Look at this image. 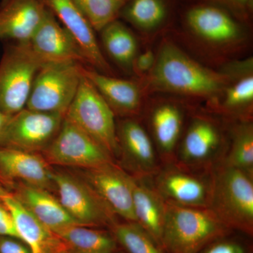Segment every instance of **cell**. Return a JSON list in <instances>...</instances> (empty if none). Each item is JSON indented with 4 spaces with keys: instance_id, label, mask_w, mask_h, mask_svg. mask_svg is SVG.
Wrapping results in <instances>:
<instances>
[{
    "instance_id": "1",
    "label": "cell",
    "mask_w": 253,
    "mask_h": 253,
    "mask_svg": "<svg viewBox=\"0 0 253 253\" xmlns=\"http://www.w3.org/2000/svg\"><path fill=\"white\" fill-rule=\"evenodd\" d=\"M226 81V76L205 68L170 43L163 44L151 71L154 89L196 97L216 96Z\"/></svg>"
},
{
    "instance_id": "2",
    "label": "cell",
    "mask_w": 253,
    "mask_h": 253,
    "mask_svg": "<svg viewBox=\"0 0 253 253\" xmlns=\"http://www.w3.org/2000/svg\"><path fill=\"white\" fill-rule=\"evenodd\" d=\"M230 230L209 208L167 202L161 248L168 253H199Z\"/></svg>"
},
{
    "instance_id": "3",
    "label": "cell",
    "mask_w": 253,
    "mask_h": 253,
    "mask_svg": "<svg viewBox=\"0 0 253 253\" xmlns=\"http://www.w3.org/2000/svg\"><path fill=\"white\" fill-rule=\"evenodd\" d=\"M209 208L229 229L252 235L253 174L223 164L212 176Z\"/></svg>"
},
{
    "instance_id": "4",
    "label": "cell",
    "mask_w": 253,
    "mask_h": 253,
    "mask_svg": "<svg viewBox=\"0 0 253 253\" xmlns=\"http://www.w3.org/2000/svg\"><path fill=\"white\" fill-rule=\"evenodd\" d=\"M83 67L76 62L42 65L33 81L26 109L65 116L81 84Z\"/></svg>"
},
{
    "instance_id": "5",
    "label": "cell",
    "mask_w": 253,
    "mask_h": 253,
    "mask_svg": "<svg viewBox=\"0 0 253 253\" xmlns=\"http://www.w3.org/2000/svg\"><path fill=\"white\" fill-rule=\"evenodd\" d=\"M65 118L93 138L112 157L120 154L115 113L84 75Z\"/></svg>"
},
{
    "instance_id": "6",
    "label": "cell",
    "mask_w": 253,
    "mask_h": 253,
    "mask_svg": "<svg viewBox=\"0 0 253 253\" xmlns=\"http://www.w3.org/2000/svg\"><path fill=\"white\" fill-rule=\"evenodd\" d=\"M42 63L27 44L8 46L0 61V111L14 116L26 109L37 73Z\"/></svg>"
},
{
    "instance_id": "7",
    "label": "cell",
    "mask_w": 253,
    "mask_h": 253,
    "mask_svg": "<svg viewBox=\"0 0 253 253\" xmlns=\"http://www.w3.org/2000/svg\"><path fill=\"white\" fill-rule=\"evenodd\" d=\"M53 184L66 212L82 226L112 227L116 214L86 180L63 172H52Z\"/></svg>"
},
{
    "instance_id": "8",
    "label": "cell",
    "mask_w": 253,
    "mask_h": 253,
    "mask_svg": "<svg viewBox=\"0 0 253 253\" xmlns=\"http://www.w3.org/2000/svg\"><path fill=\"white\" fill-rule=\"evenodd\" d=\"M45 151L53 164L86 170L113 163L106 150L65 116L59 133Z\"/></svg>"
},
{
    "instance_id": "9",
    "label": "cell",
    "mask_w": 253,
    "mask_h": 253,
    "mask_svg": "<svg viewBox=\"0 0 253 253\" xmlns=\"http://www.w3.org/2000/svg\"><path fill=\"white\" fill-rule=\"evenodd\" d=\"M64 116L24 109L10 118L0 146L29 152L45 151L61 129Z\"/></svg>"
},
{
    "instance_id": "10",
    "label": "cell",
    "mask_w": 253,
    "mask_h": 253,
    "mask_svg": "<svg viewBox=\"0 0 253 253\" xmlns=\"http://www.w3.org/2000/svg\"><path fill=\"white\" fill-rule=\"evenodd\" d=\"M183 18L194 34L214 44L235 42L244 34L243 20L224 6L210 0L186 8Z\"/></svg>"
},
{
    "instance_id": "11",
    "label": "cell",
    "mask_w": 253,
    "mask_h": 253,
    "mask_svg": "<svg viewBox=\"0 0 253 253\" xmlns=\"http://www.w3.org/2000/svg\"><path fill=\"white\" fill-rule=\"evenodd\" d=\"M33 55L46 63H87L84 54L67 30L61 26L47 7L41 26L27 43Z\"/></svg>"
},
{
    "instance_id": "12",
    "label": "cell",
    "mask_w": 253,
    "mask_h": 253,
    "mask_svg": "<svg viewBox=\"0 0 253 253\" xmlns=\"http://www.w3.org/2000/svg\"><path fill=\"white\" fill-rule=\"evenodd\" d=\"M156 189L167 202L194 208H209L212 177L208 179L183 168H169L156 173Z\"/></svg>"
},
{
    "instance_id": "13",
    "label": "cell",
    "mask_w": 253,
    "mask_h": 253,
    "mask_svg": "<svg viewBox=\"0 0 253 253\" xmlns=\"http://www.w3.org/2000/svg\"><path fill=\"white\" fill-rule=\"evenodd\" d=\"M86 181L116 215L136 222L130 174L113 162L88 169Z\"/></svg>"
},
{
    "instance_id": "14",
    "label": "cell",
    "mask_w": 253,
    "mask_h": 253,
    "mask_svg": "<svg viewBox=\"0 0 253 253\" xmlns=\"http://www.w3.org/2000/svg\"><path fill=\"white\" fill-rule=\"evenodd\" d=\"M73 37L86 62L100 73L112 76V70L100 49L94 28L71 0H42Z\"/></svg>"
},
{
    "instance_id": "15",
    "label": "cell",
    "mask_w": 253,
    "mask_h": 253,
    "mask_svg": "<svg viewBox=\"0 0 253 253\" xmlns=\"http://www.w3.org/2000/svg\"><path fill=\"white\" fill-rule=\"evenodd\" d=\"M46 9L42 0H1L0 39L27 44L42 22Z\"/></svg>"
},
{
    "instance_id": "16",
    "label": "cell",
    "mask_w": 253,
    "mask_h": 253,
    "mask_svg": "<svg viewBox=\"0 0 253 253\" xmlns=\"http://www.w3.org/2000/svg\"><path fill=\"white\" fill-rule=\"evenodd\" d=\"M117 135L120 153L132 175L152 176L160 170L154 144L140 123L131 119L123 121Z\"/></svg>"
},
{
    "instance_id": "17",
    "label": "cell",
    "mask_w": 253,
    "mask_h": 253,
    "mask_svg": "<svg viewBox=\"0 0 253 253\" xmlns=\"http://www.w3.org/2000/svg\"><path fill=\"white\" fill-rule=\"evenodd\" d=\"M151 177L130 174L133 206L136 222L161 248L167 201L156 189L154 181L150 180Z\"/></svg>"
},
{
    "instance_id": "18",
    "label": "cell",
    "mask_w": 253,
    "mask_h": 253,
    "mask_svg": "<svg viewBox=\"0 0 253 253\" xmlns=\"http://www.w3.org/2000/svg\"><path fill=\"white\" fill-rule=\"evenodd\" d=\"M1 201L14 218L20 240L31 253H66L59 236L36 219L14 195L5 193Z\"/></svg>"
},
{
    "instance_id": "19",
    "label": "cell",
    "mask_w": 253,
    "mask_h": 253,
    "mask_svg": "<svg viewBox=\"0 0 253 253\" xmlns=\"http://www.w3.org/2000/svg\"><path fill=\"white\" fill-rule=\"evenodd\" d=\"M0 172L6 177L46 190L54 185L47 163L36 153L0 146Z\"/></svg>"
},
{
    "instance_id": "20",
    "label": "cell",
    "mask_w": 253,
    "mask_h": 253,
    "mask_svg": "<svg viewBox=\"0 0 253 253\" xmlns=\"http://www.w3.org/2000/svg\"><path fill=\"white\" fill-rule=\"evenodd\" d=\"M83 73L114 113L131 116L139 113L141 104V91L135 83L85 67L83 68Z\"/></svg>"
},
{
    "instance_id": "21",
    "label": "cell",
    "mask_w": 253,
    "mask_h": 253,
    "mask_svg": "<svg viewBox=\"0 0 253 253\" xmlns=\"http://www.w3.org/2000/svg\"><path fill=\"white\" fill-rule=\"evenodd\" d=\"M15 196L36 219L53 232L78 224L66 212L59 200L46 189L24 184L20 186Z\"/></svg>"
},
{
    "instance_id": "22",
    "label": "cell",
    "mask_w": 253,
    "mask_h": 253,
    "mask_svg": "<svg viewBox=\"0 0 253 253\" xmlns=\"http://www.w3.org/2000/svg\"><path fill=\"white\" fill-rule=\"evenodd\" d=\"M221 136L217 126L206 119L191 123L181 143L179 156L187 166H199L211 161L220 146Z\"/></svg>"
},
{
    "instance_id": "23",
    "label": "cell",
    "mask_w": 253,
    "mask_h": 253,
    "mask_svg": "<svg viewBox=\"0 0 253 253\" xmlns=\"http://www.w3.org/2000/svg\"><path fill=\"white\" fill-rule=\"evenodd\" d=\"M64 244L66 253H115L114 236L89 226L72 225L55 233Z\"/></svg>"
},
{
    "instance_id": "24",
    "label": "cell",
    "mask_w": 253,
    "mask_h": 253,
    "mask_svg": "<svg viewBox=\"0 0 253 253\" xmlns=\"http://www.w3.org/2000/svg\"><path fill=\"white\" fill-rule=\"evenodd\" d=\"M151 125L159 154L165 161H170L180 136L181 111L172 104L158 106L151 115Z\"/></svg>"
},
{
    "instance_id": "25",
    "label": "cell",
    "mask_w": 253,
    "mask_h": 253,
    "mask_svg": "<svg viewBox=\"0 0 253 253\" xmlns=\"http://www.w3.org/2000/svg\"><path fill=\"white\" fill-rule=\"evenodd\" d=\"M170 14V0H129L120 16L140 31L151 32L164 26Z\"/></svg>"
},
{
    "instance_id": "26",
    "label": "cell",
    "mask_w": 253,
    "mask_h": 253,
    "mask_svg": "<svg viewBox=\"0 0 253 253\" xmlns=\"http://www.w3.org/2000/svg\"><path fill=\"white\" fill-rule=\"evenodd\" d=\"M101 41L106 52L121 67L130 69L138 54L135 36L117 19L101 31Z\"/></svg>"
},
{
    "instance_id": "27",
    "label": "cell",
    "mask_w": 253,
    "mask_h": 253,
    "mask_svg": "<svg viewBox=\"0 0 253 253\" xmlns=\"http://www.w3.org/2000/svg\"><path fill=\"white\" fill-rule=\"evenodd\" d=\"M112 228L116 241L128 253H166L136 222L116 223Z\"/></svg>"
},
{
    "instance_id": "28",
    "label": "cell",
    "mask_w": 253,
    "mask_h": 253,
    "mask_svg": "<svg viewBox=\"0 0 253 253\" xmlns=\"http://www.w3.org/2000/svg\"><path fill=\"white\" fill-rule=\"evenodd\" d=\"M95 31L101 32L106 26L118 19L124 0H71Z\"/></svg>"
},
{
    "instance_id": "29",
    "label": "cell",
    "mask_w": 253,
    "mask_h": 253,
    "mask_svg": "<svg viewBox=\"0 0 253 253\" xmlns=\"http://www.w3.org/2000/svg\"><path fill=\"white\" fill-rule=\"evenodd\" d=\"M224 165L253 174V127L251 123H245L236 128Z\"/></svg>"
},
{
    "instance_id": "30",
    "label": "cell",
    "mask_w": 253,
    "mask_h": 253,
    "mask_svg": "<svg viewBox=\"0 0 253 253\" xmlns=\"http://www.w3.org/2000/svg\"><path fill=\"white\" fill-rule=\"evenodd\" d=\"M253 100V77L247 76L226 89L224 105L227 109H239L251 104Z\"/></svg>"
},
{
    "instance_id": "31",
    "label": "cell",
    "mask_w": 253,
    "mask_h": 253,
    "mask_svg": "<svg viewBox=\"0 0 253 253\" xmlns=\"http://www.w3.org/2000/svg\"><path fill=\"white\" fill-rule=\"evenodd\" d=\"M224 6L243 21L249 19L253 10V0H210Z\"/></svg>"
},
{
    "instance_id": "32",
    "label": "cell",
    "mask_w": 253,
    "mask_h": 253,
    "mask_svg": "<svg viewBox=\"0 0 253 253\" xmlns=\"http://www.w3.org/2000/svg\"><path fill=\"white\" fill-rule=\"evenodd\" d=\"M0 235L20 240L14 218L4 205L0 204Z\"/></svg>"
},
{
    "instance_id": "33",
    "label": "cell",
    "mask_w": 253,
    "mask_h": 253,
    "mask_svg": "<svg viewBox=\"0 0 253 253\" xmlns=\"http://www.w3.org/2000/svg\"><path fill=\"white\" fill-rule=\"evenodd\" d=\"M156 60V56L153 51L148 50L142 54L136 56L133 63L132 68H134L136 72L139 74L149 72L154 67Z\"/></svg>"
},
{
    "instance_id": "34",
    "label": "cell",
    "mask_w": 253,
    "mask_h": 253,
    "mask_svg": "<svg viewBox=\"0 0 253 253\" xmlns=\"http://www.w3.org/2000/svg\"><path fill=\"white\" fill-rule=\"evenodd\" d=\"M13 238L0 239V253H31L26 245Z\"/></svg>"
},
{
    "instance_id": "35",
    "label": "cell",
    "mask_w": 253,
    "mask_h": 253,
    "mask_svg": "<svg viewBox=\"0 0 253 253\" xmlns=\"http://www.w3.org/2000/svg\"><path fill=\"white\" fill-rule=\"evenodd\" d=\"M204 253H244V250L236 243L224 241L212 245Z\"/></svg>"
},
{
    "instance_id": "36",
    "label": "cell",
    "mask_w": 253,
    "mask_h": 253,
    "mask_svg": "<svg viewBox=\"0 0 253 253\" xmlns=\"http://www.w3.org/2000/svg\"><path fill=\"white\" fill-rule=\"evenodd\" d=\"M10 116H6L4 113L0 111V143L2 139L4 131L6 130V126L10 121Z\"/></svg>"
},
{
    "instance_id": "37",
    "label": "cell",
    "mask_w": 253,
    "mask_h": 253,
    "mask_svg": "<svg viewBox=\"0 0 253 253\" xmlns=\"http://www.w3.org/2000/svg\"><path fill=\"white\" fill-rule=\"evenodd\" d=\"M5 191H3V190H1V189H0V203H1V196H2V195L3 194H5Z\"/></svg>"
},
{
    "instance_id": "38",
    "label": "cell",
    "mask_w": 253,
    "mask_h": 253,
    "mask_svg": "<svg viewBox=\"0 0 253 253\" xmlns=\"http://www.w3.org/2000/svg\"><path fill=\"white\" fill-rule=\"evenodd\" d=\"M124 1H129V0H124Z\"/></svg>"
},
{
    "instance_id": "39",
    "label": "cell",
    "mask_w": 253,
    "mask_h": 253,
    "mask_svg": "<svg viewBox=\"0 0 253 253\" xmlns=\"http://www.w3.org/2000/svg\"></svg>"
},
{
    "instance_id": "40",
    "label": "cell",
    "mask_w": 253,
    "mask_h": 253,
    "mask_svg": "<svg viewBox=\"0 0 253 253\" xmlns=\"http://www.w3.org/2000/svg\"></svg>"
}]
</instances>
